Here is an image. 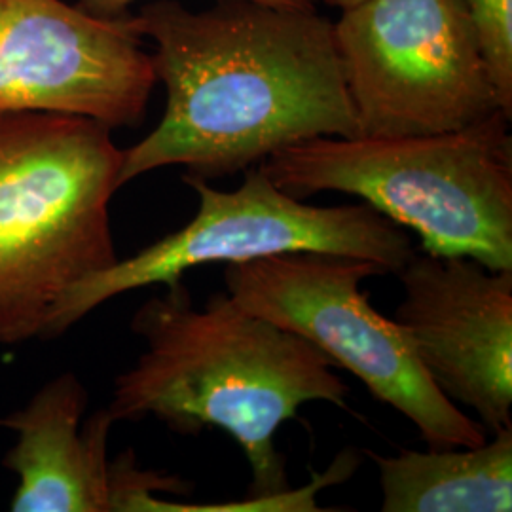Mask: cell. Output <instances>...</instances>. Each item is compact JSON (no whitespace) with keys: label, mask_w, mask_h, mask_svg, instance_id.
Listing matches in <instances>:
<instances>
[{"label":"cell","mask_w":512,"mask_h":512,"mask_svg":"<svg viewBox=\"0 0 512 512\" xmlns=\"http://www.w3.org/2000/svg\"><path fill=\"white\" fill-rule=\"evenodd\" d=\"M340 12L359 137L450 131L501 110L467 0H359Z\"/></svg>","instance_id":"7"},{"label":"cell","mask_w":512,"mask_h":512,"mask_svg":"<svg viewBox=\"0 0 512 512\" xmlns=\"http://www.w3.org/2000/svg\"><path fill=\"white\" fill-rule=\"evenodd\" d=\"M384 268L355 256L296 251L224 268V285L241 308L291 330L355 374L370 395L393 406L431 450L475 448L488 439L416 359L401 327L361 289Z\"/></svg>","instance_id":"6"},{"label":"cell","mask_w":512,"mask_h":512,"mask_svg":"<svg viewBox=\"0 0 512 512\" xmlns=\"http://www.w3.org/2000/svg\"><path fill=\"white\" fill-rule=\"evenodd\" d=\"M135 311L131 330L145 351L114 380V421H162L179 435L220 429L251 467L249 497L281 503L287 459L275 433L306 403L349 410L348 385L334 361L304 336L241 308L228 293L196 308L183 279Z\"/></svg>","instance_id":"2"},{"label":"cell","mask_w":512,"mask_h":512,"mask_svg":"<svg viewBox=\"0 0 512 512\" xmlns=\"http://www.w3.org/2000/svg\"><path fill=\"white\" fill-rule=\"evenodd\" d=\"M497 105L512 118V0H467Z\"/></svg>","instance_id":"12"},{"label":"cell","mask_w":512,"mask_h":512,"mask_svg":"<svg viewBox=\"0 0 512 512\" xmlns=\"http://www.w3.org/2000/svg\"><path fill=\"white\" fill-rule=\"evenodd\" d=\"M156 82L133 16L0 0V114L57 112L135 128Z\"/></svg>","instance_id":"8"},{"label":"cell","mask_w":512,"mask_h":512,"mask_svg":"<svg viewBox=\"0 0 512 512\" xmlns=\"http://www.w3.org/2000/svg\"><path fill=\"white\" fill-rule=\"evenodd\" d=\"M397 277L404 298L393 321L433 384L488 435L512 427V270L414 253Z\"/></svg>","instance_id":"9"},{"label":"cell","mask_w":512,"mask_h":512,"mask_svg":"<svg viewBox=\"0 0 512 512\" xmlns=\"http://www.w3.org/2000/svg\"><path fill=\"white\" fill-rule=\"evenodd\" d=\"M133 19L156 44L167 101L158 128L124 150L120 186L169 165L211 181L313 137H359L334 21L315 6L158 0Z\"/></svg>","instance_id":"1"},{"label":"cell","mask_w":512,"mask_h":512,"mask_svg":"<svg viewBox=\"0 0 512 512\" xmlns=\"http://www.w3.org/2000/svg\"><path fill=\"white\" fill-rule=\"evenodd\" d=\"M112 128L57 112L0 114V344L44 338L61 298L116 264Z\"/></svg>","instance_id":"4"},{"label":"cell","mask_w":512,"mask_h":512,"mask_svg":"<svg viewBox=\"0 0 512 512\" xmlns=\"http://www.w3.org/2000/svg\"><path fill=\"white\" fill-rule=\"evenodd\" d=\"M88 391L73 372L44 385L0 425L18 440L4 467L19 476L14 512L171 511L160 494H184L186 482L145 471L133 452L110 461L107 408L84 420Z\"/></svg>","instance_id":"10"},{"label":"cell","mask_w":512,"mask_h":512,"mask_svg":"<svg viewBox=\"0 0 512 512\" xmlns=\"http://www.w3.org/2000/svg\"><path fill=\"white\" fill-rule=\"evenodd\" d=\"M511 118L401 137H313L258 167L283 192L355 196L410 228L423 253L512 270Z\"/></svg>","instance_id":"3"},{"label":"cell","mask_w":512,"mask_h":512,"mask_svg":"<svg viewBox=\"0 0 512 512\" xmlns=\"http://www.w3.org/2000/svg\"><path fill=\"white\" fill-rule=\"evenodd\" d=\"M133 0H80L76 6L82 10L105 16V18H116L128 14V6ZM260 4H272V6H293V8H313L319 0H255Z\"/></svg>","instance_id":"13"},{"label":"cell","mask_w":512,"mask_h":512,"mask_svg":"<svg viewBox=\"0 0 512 512\" xmlns=\"http://www.w3.org/2000/svg\"><path fill=\"white\" fill-rule=\"evenodd\" d=\"M198 196V213L181 230L76 283L50 315L44 338L71 329L110 298L148 285H167L209 264H241L262 256L317 251L355 256L397 274L416 253L403 226L368 203L310 205L277 188L253 165L238 190L183 175Z\"/></svg>","instance_id":"5"},{"label":"cell","mask_w":512,"mask_h":512,"mask_svg":"<svg viewBox=\"0 0 512 512\" xmlns=\"http://www.w3.org/2000/svg\"><path fill=\"white\" fill-rule=\"evenodd\" d=\"M380 471L384 512H509L512 427L475 448L366 452Z\"/></svg>","instance_id":"11"},{"label":"cell","mask_w":512,"mask_h":512,"mask_svg":"<svg viewBox=\"0 0 512 512\" xmlns=\"http://www.w3.org/2000/svg\"><path fill=\"white\" fill-rule=\"evenodd\" d=\"M325 4H329L332 8H338V10H344V8H348V6H353L355 2H359V0H323Z\"/></svg>","instance_id":"14"}]
</instances>
